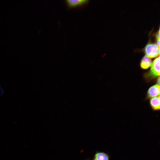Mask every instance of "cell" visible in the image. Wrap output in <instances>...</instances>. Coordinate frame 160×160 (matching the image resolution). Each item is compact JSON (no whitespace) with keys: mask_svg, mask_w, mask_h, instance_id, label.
Returning a JSON list of instances; mask_svg holds the SVG:
<instances>
[{"mask_svg":"<svg viewBox=\"0 0 160 160\" xmlns=\"http://www.w3.org/2000/svg\"><path fill=\"white\" fill-rule=\"evenodd\" d=\"M144 51L146 56L150 58H154L159 55V47L153 43H148L145 46Z\"/></svg>","mask_w":160,"mask_h":160,"instance_id":"obj_1","label":"cell"},{"mask_svg":"<svg viewBox=\"0 0 160 160\" xmlns=\"http://www.w3.org/2000/svg\"><path fill=\"white\" fill-rule=\"evenodd\" d=\"M149 72L146 74L147 78L151 79L160 76V57L156 58L152 63Z\"/></svg>","mask_w":160,"mask_h":160,"instance_id":"obj_2","label":"cell"},{"mask_svg":"<svg viewBox=\"0 0 160 160\" xmlns=\"http://www.w3.org/2000/svg\"><path fill=\"white\" fill-rule=\"evenodd\" d=\"M69 9L80 8L86 6L89 3L88 0H66L65 1Z\"/></svg>","mask_w":160,"mask_h":160,"instance_id":"obj_3","label":"cell"},{"mask_svg":"<svg viewBox=\"0 0 160 160\" xmlns=\"http://www.w3.org/2000/svg\"><path fill=\"white\" fill-rule=\"evenodd\" d=\"M160 95V86L157 84L154 85L149 88L147 94L148 98H152Z\"/></svg>","mask_w":160,"mask_h":160,"instance_id":"obj_4","label":"cell"},{"mask_svg":"<svg viewBox=\"0 0 160 160\" xmlns=\"http://www.w3.org/2000/svg\"><path fill=\"white\" fill-rule=\"evenodd\" d=\"M152 60L151 59L147 56H144L141 60L140 65L141 68L143 69H148L151 66Z\"/></svg>","mask_w":160,"mask_h":160,"instance_id":"obj_5","label":"cell"},{"mask_svg":"<svg viewBox=\"0 0 160 160\" xmlns=\"http://www.w3.org/2000/svg\"><path fill=\"white\" fill-rule=\"evenodd\" d=\"M160 103V96L151 98L150 101V104L151 108L155 111L159 110Z\"/></svg>","mask_w":160,"mask_h":160,"instance_id":"obj_6","label":"cell"},{"mask_svg":"<svg viewBox=\"0 0 160 160\" xmlns=\"http://www.w3.org/2000/svg\"><path fill=\"white\" fill-rule=\"evenodd\" d=\"M109 155L104 152H97L95 154L93 160H109Z\"/></svg>","mask_w":160,"mask_h":160,"instance_id":"obj_7","label":"cell"},{"mask_svg":"<svg viewBox=\"0 0 160 160\" xmlns=\"http://www.w3.org/2000/svg\"><path fill=\"white\" fill-rule=\"evenodd\" d=\"M155 37L156 40H160V29H159L157 33L156 34Z\"/></svg>","mask_w":160,"mask_h":160,"instance_id":"obj_8","label":"cell"},{"mask_svg":"<svg viewBox=\"0 0 160 160\" xmlns=\"http://www.w3.org/2000/svg\"><path fill=\"white\" fill-rule=\"evenodd\" d=\"M4 93V91L2 87L0 85V97L2 96Z\"/></svg>","mask_w":160,"mask_h":160,"instance_id":"obj_9","label":"cell"},{"mask_svg":"<svg viewBox=\"0 0 160 160\" xmlns=\"http://www.w3.org/2000/svg\"><path fill=\"white\" fill-rule=\"evenodd\" d=\"M157 84L160 85V77L159 76L158 78L157 81Z\"/></svg>","mask_w":160,"mask_h":160,"instance_id":"obj_10","label":"cell"}]
</instances>
